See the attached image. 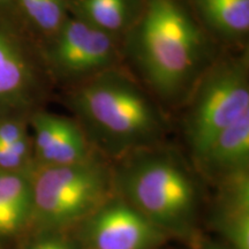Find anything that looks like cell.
Instances as JSON below:
<instances>
[{"label": "cell", "instance_id": "obj_17", "mask_svg": "<svg viewBox=\"0 0 249 249\" xmlns=\"http://www.w3.org/2000/svg\"><path fill=\"white\" fill-rule=\"evenodd\" d=\"M27 138L23 123L15 119H0V143L9 144Z\"/></svg>", "mask_w": 249, "mask_h": 249}, {"label": "cell", "instance_id": "obj_16", "mask_svg": "<svg viewBox=\"0 0 249 249\" xmlns=\"http://www.w3.org/2000/svg\"><path fill=\"white\" fill-rule=\"evenodd\" d=\"M29 249H77L75 242L62 231H50L30 246Z\"/></svg>", "mask_w": 249, "mask_h": 249}, {"label": "cell", "instance_id": "obj_20", "mask_svg": "<svg viewBox=\"0 0 249 249\" xmlns=\"http://www.w3.org/2000/svg\"><path fill=\"white\" fill-rule=\"evenodd\" d=\"M201 249H227V248L222 247V246H218V245H207L204 246V247H202Z\"/></svg>", "mask_w": 249, "mask_h": 249}, {"label": "cell", "instance_id": "obj_2", "mask_svg": "<svg viewBox=\"0 0 249 249\" xmlns=\"http://www.w3.org/2000/svg\"><path fill=\"white\" fill-rule=\"evenodd\" d=\"M66 103L89 144L110 161L164 144V107L124 65L66 89Z\"/></svg>", "mask_w": 249, "mask_h": 249}, {"label": "cell", "instance_id": "obj_7", "mask_svg": "<svg viewBox=\"0 0 249 249\" xmlns=\"http://www.w3.org/2000/svg\"><path fill=\"white\" fill-rule=\"evenodd\" d=\"M169 239L118 195L80 224L85 249H157Z\"/></svg>", "mask_w": 249, "mask_h": 249}, {"label": "cell", "instance_id": "obj_6", "mask_svg": "<svg viewBox=\"0 0 249 249\" xmlns=\"http://www.w3.org/2000/svg\"><path fill=\"white\" fill-rule=\"evenodd\" d=\"M45 42L43 59L50 76L66 89L124 65L120 39L71 15Z\"/></svg>", "mask_w": 249, "mask_h": 249}, {"label": "cell", "instance_id": "obj_9", "mask_svg": "<svg viewBox=\"0 0 249 249\" xmlns=\"http://www.w3.org/2000/svg\"><path fill=\"white\" fill-rule=\"evenodd\" d=\"M31 124L35 132L36 163L71 165L88 160L96 152L74 118L36 112Z\"/></svg>", "mask_w": 249, "mask_h": 249}, {"label": "cell", "instance_id": "obj_10", "mask_svg": "<svg viewBox=\"0 0 249 249\" xmlns=\"http://www.w3.org/2000/svg\"><path fill=\"white\" fill-rule=\"evenodd\" d=\"M211 223L231 249H249V170L214 181Z\"/></svg>", "mask_w": 249, "mask_h": 249}, {"label": "cell", "instance_id": "obj_18", "mask_svg": "<svg viewBox=\"0 0 249 249\" xmlns=\"http://www.w3.org/2000/svg\"><path fill=\"white\" fill-rule=\"evenodd\" d=\"M27 160L18 157L4 143H0V169L7 171H18L23 167Z\"/></svg>", "mask_w": 249, "mask_h": 249}, {"label": "cell", "instance_id": "obj_5", "mask_svg": "<svg viewBox=\"0 0 249 249\" xmlns=\"http://www.w3.org/2000/svg\"><path fill=\"white\" fill-rule=\"evenodd\" d=\"M182 134L193 160L249 112V50L224 49L182 105Z\"/></svg>", "mask_w": 249, "mask_h": 249}, {"label": "cell", "instance_id": "obj_15", "mask_svg": "<svg viewBox=\"0 0 249 249\" xmlns=\"http://www.w3.org/2000/svg\"><path fill=\"white\" fill-rule=\"evenodd\" d=\"M14 5L45 40L54 36L70 18L67 0H14Z\"/></svg>", "mask_w": 249, "mask_h": 249}, {"label": "cell", "instance_id": "obj_8", "mask_svg": "<svg viewBox=\"0 0 249 249\" xmlns=\"http://www.w3.org/2000/svg\"><path fill=\"white\" fill-rule=\"evenodd\" d=\"M51 80L45 62H37L22 39L0 26V114L27 110Z\"/></svg>", "mask_w": 249, "mask_h": 249}, {"label": "cell", "instance_id": "obj_19", "mask_svg": "<svg viewBox=\"0 0 249 249\" xmlns=\"http://www.w3.org/2000/svg\"><path fill=\"white\" fill-rule=\"evenodd\" d=\"M15 7L14 0H0V9H9Z\"/></svg>", "mask_w": 249, "mask_h": 249}, {"label": "cell", "instance_id": "obj_4", "mask_svg": "<svg viewBox=\"0 0 249 249\" xmlns=\"http://www.w3.org/2000/svg\"><path fill=\"white\" fill-rule=\"evenodd\" d=\"M97 152L71 165L34 164L28 171L33 210L46 231H65L116 196L113 170Z\"/></svg>", "mask_w": 249, "mask_h": 249}, {"label": "cell", "instance_id": "obj_1", "mask_svg": "<svg viewBox=\"0 0 249 249\" xmlns=\"http://www.w3.org/2000/svg\"><path fill=\"white\" fill-rule=\"evenodd\" d=\"M121 49L124 66L163 107H181L224 50L202 27L189 0H145Z\"/></svg>", "mask_w": 249, "mask_h": 249}, {"label": "cell", "instance_id": "obj_13", "mask_svg": "<svg viewBox=\"0 0 249 249\" xmlns=\"http://www.w3.org/2000/svg\"><path fill=\"white\" fill-rule=\"evenodd\" d=\"M67 2L71 17L123 40L138 22L145 0H67Z\"/></svg>", "mask_w": 249, "mask_h": 249}, {"label": "cell", "instance_id": "obj_3", "mask_svg": "<svg viewBox=\"0 0 249 249\" xmlns=\"http://www.w3.org/2000/svg\"><path fill=\"white\" fill-rule=\"evenodd\" d=\"M116 194L170 238L193 239L200 211L194 177L173 149L160 144L113 161Z\"/></svg>", "mask_w": 249, "mask_h": 249}, {"label": "cell", "instance_id": "obj_12", "mask_svg": "<svg viewBox=\"0 0 249 249\" xmlns=\"http://www.w3.org/2000/svg\"><path fill=\"white\" fill-rule=\"evenodd\" d=\"M194 161L200 172L213 182L249 170V112L218 134Z\"/></svg>", "mask_w": 249, "mask_h": 249}, {"label": "cell", "instance_id": "obj_11", "mask_svg": "<svg viewBox=\"0 0 249 249\" xmlns=\"http://www.w3.org/2000/svg\"><path fill=\"white\" fill-rule=\"evenodd\" d=\"M202 27L223 49L248 46L249 0H189Z\"/></svg>", "mask_w": 249, "mask_h": 249}, {"label": "cell", "instance_id": "obj_14", "mask_svg": "<svg viewBox=\"0 0 249 249\" xmlns=\"http://www.w3.org/2000/svg\"><path fill=\"white\" fill-rule=\"evenodd\" d=\"M33 210L29 180L18 171L0 169V235L20 231Z\"/></svg>", "mask_w": 249, "mask_h": 249}]
</instances>
